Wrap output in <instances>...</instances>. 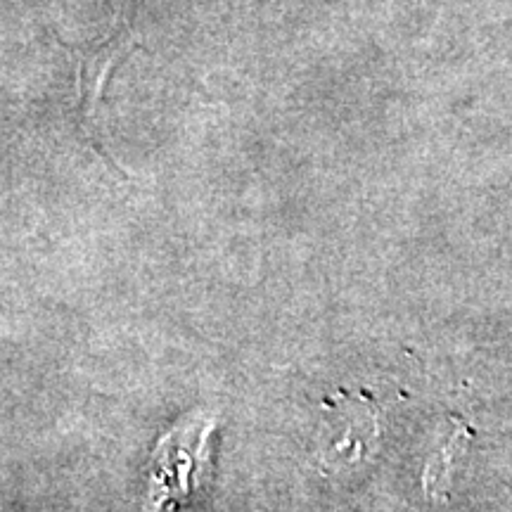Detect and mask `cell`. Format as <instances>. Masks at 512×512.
<instances>
[{"label": "cell", "mask_w": 512, "mask_h": 512, "mask_svg": "<svg viewBox=\"0 0 512 512\" xmlns=\"http://www.w3.org/2000/svg\"><path fill=\"white\" fill-rule=\"evenodd\" d=\"M216 420L204 413L178 422L169 434L159 439L155 458H152V484L155 501H166L171 494H188L197 472L207 463L209 437Z\"/></svg>", "instance_id": "obj_1"}]
</instances>
